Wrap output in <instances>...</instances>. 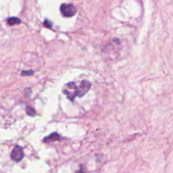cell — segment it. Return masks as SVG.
Wrapping results in <instances>:
<instances>
[{
  "mask_svg": "<svg viewBox=\"0 0 173 173\" xmlns=\"http://www.w3.org/2000/svg\"><path fill=\"white\" fill-rule=\"evenodd\" d=\"M26 112H27V114L28 116H34L36 115L35 110L33 109L32 108H31V106H27V109H26Z\"/></svg>",
  "mask_w": 173,
  "mask_h": 173,
  "instance_id": "obj_7",
  "label": "cell"
},
{
  "mask_svg": "<svg viewBox=\"0 0 173 173\" xmlns=\"http://www.w3.org/2000/svg\"><path fill=\"white\" fill-rule=\"evenodd\" d=\"M91 83L88 80H83L79 84V94L78 97H81L85 95L91 88Z\"/></svg>",
  "mask_w": 173,
  "mask_h": 173,
  "instance_id": "obj_4",
  "label": "cell"
},
{
  "mask_svg": "<svg viewBox=\"0 0 173 173\" xmlns=\"http://www.w3.org/2000/svg\"><path fill=\"white\" fill-rule=\"evenodd\" d=\"M60 12L64 17H72L75 15L76 9L72 4L63 3L60 6Z\"/></svg>",
  "mask_w": 173,
  "mask_h": 173,
  "instance_id": "obj_2",
  "label": "cell"
},
{
  "mask_svg": "<svg viewBox=\"0 0 173 173\" xmlns=\"http://www.w3.org/2000/svg\"><path fill=\"white\" fill-rule=\"evenodd\" d=\"M78 173H84V172H82V171H80V172H79Z\"/></svg>",
  "mask_w": 173,
  "mask_h": 173,
  "instance_id": "obj_10",
  "label": "cell"
},
{
  "mask_svg": "<svg viewBox=\"0 0 173 173\" xmlns=\"http://www.w3.org/2000/svg\"><path fill=\"white\" fill-rule=\"evenodd\" d=\"M43 24H44V25H45L47 28H52V23H51V22L50 20H48L45 19V21H44V23Z\"/></svg>",
  "mask_w": 173,
  "mask_h": 173,
  "instance_id": "obj_8",
  "label": "cell"
},
{
  "mask_svg": "<svg viewBox=\"0 0 173 173\" xmlns=\"http://www.w3.org/2000/svg\"><path fill=\"white\" fill-rule=\"evenodd\" d=\"M11 158L12 159L16 162H20L24 158V152L23 148L20 146H16L12 150L11 154Z\"/></svg>",
  "mask_w": 173,
  "mask_h": 173,
  "instance_id": "obj_3",
  "label": "cell"
},
{
  "mask_svg": "<svg viewBox=\"0 0 173 173\" xmlns=\"http://www.w3.org/2000/svg\"><path fill=\"white\" fill-rule=\"evenodd\" d=\"M7 22H8V24L9 25L12 26V25H14V24H20L22 21H21L20 18H18L11 17V18H8V21H7Z\"/></svg>",
  "mask_w": 173,
  "mask_h": 173,
  "instance_id": "obj_6",
  "label": "cell"
},
{
  "mask_svg": "<svg viewBox=\"0 0 173 173\" xmlns=\"http://www.w3.org/2000/svg\"><path fill=\"white\" fill-rule=\"evenodd\" d=\"M60 135L58 134L57 132H54V133L51 134L49 136H47V137L44 138L43 141L44 142H51V141L60 140Z\"/></svg>",
  "mask_w": 173,
  "mask_h": 173,
  "instance_id": "obj_5",
  "label": "cell"
},
{
  "mask_svg": "<svg viewBox=\"0 0 173 173\" xmlns=\"http://www.w3.org/2000/svg\"><path fill=\"white\" fill-rule=\"evenodd\" d=\"M63 92L70 100L73 102L75 97L78 96L79 85H77L75 82H70L64 85Z\"/></svg>",
  "mask_w": 173,
  "mask_h": 173,
  "instance_id": "obj_1",
  "label": "cell"
},
{
  "mask_svg": "<svg viewBox=\"0 0 173 173\" xmlns=\"http://www.w3.org/2000/svg\"><path fill=\"white\" fill-rule=\"evenodd\" d=\"M33 74V72L31 71H23V72L21 73V75H32Z\"/></svg>",
  "mask_w": 173,
  "mask_h": 173,
  "instance_id": "obj_9",
  "label": "cell"
}]
</instances>
